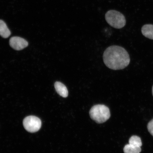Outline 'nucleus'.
Wrapping results in <instances>:
<instances>
[{
	"mask_svg": "<svg viewBox=\"0 0 153 153\" xmlns=\"http://www.w3.org/2000/svg\"><path fill=\"white\" fill-rule=\"evenodd\" d=\"M104 64L113 70L123 69L128 65L130 58L128 53L123 47L112 45L107 48L103 55Z\"/></svg>",
	"mask_w": 153,
	"mask_h": 153,
	"instance_id": "1",
	"label": "nucleus"
},
{
	"mask_svg": "<svg viewBox=\"0 0 153 153\" xmlns=\"http://www.w3.org/2000/svg\"><path fill=\"white\" fill-rule=\"evenodd\" d=\"M129 144L135 146L141 147L142 145V141L140 137L137 136H132L129 140Z\"/></svg>",
	"mask_w": 153,
	"mask_h": 153,
	"instance_id": "10",
	"label": "nucleus"
},
{
	"mask_svg": "<svg viewBox=\"0 0 153 153\" xmlns=\"http://www.w3.org/2000/svg\"><path fill=\"white\" fill-rule=\"evenodd\" d=\"M11 32L3 21L0 20V36L4 38H7L10 35Z\"/></svg>",
	"mask_w": 153,
	"mask_h": 153,
	"instance_id": "8",
	"label": "nucleus"
},
{
	"mask_svg": "<svg viewBox=\"0 0 153 153\" xmlns=\"http://www.w3.org/2000/svg\"><path fill=\"white\" fill-rule=\"evenodd\" d=\"M123 150L124 153H140L141 152V149L140 147L128 144L124 146Z\"/></svg>",
	"mask_w": 153,
	"mask_h": 153,
	"instance_id": "9",
	"label": "nucleus"
},
{
	"mask_svg": "<svg viewBox=\"0 0 153 153\" xmlns=\"http://www.w3.org/2000/svg\"><path fill=\"white\" fill-rule=\"evenodd\" d=\"M55 90L58 94L63 97L68 96V91L65 85L60 82H56L54 84Z\"/></svg>",
	"mask_w": 153,
	"mask_h": 153,
	"instance_id": "6",
	"label": "nucleus"
},
{
	"mask_svg": "<svg viewBox=\"0 0 153 153\" xmlns=\"http://www.w3.org/2000/svg\"><path fill=\"white\" fill-rule=\"evenodd\" d=\"M141 32L145 37L153 39V25H145L141 29Z\"/></svg>",
	"mask_w": 153,
	"mask_h": 153,
	"instance_id": "7",
	"label": "nucleus"
},
{
	"mask_svg": "<svg viewBox=\"0 0 153 153\" xmlns=\"http://www.w3.org/2000/svg\"><path fill=\"white\" fill-rule=\"evenodd\" d=\"M91 119L98 123H102L107 121L110 117L109 109L103 105H95L90 111Z\"/></svg>",
	"mask_w": 153,
	"mask_h": 153,
	"instance_id": "2",
	"label": "nucleus"
},
{
	"mask_svg": "<svg viewBox=\"0 0 153 153\" xmlns=\"http://www.w3.org/2000/svg\"><path fill=\"white\" fill-rule=\"evenodd\" d=\"M105 18L108 24L115 28H123L126 24L125 17L121 13L117 11H108L105 14Z\"/></svg>",
	"mask_w": 153,
	"mask_h": 153,
	"instance_id": "3",
	"label": "nucleus"
},
{
	"mask_svg": "<svg viewBox=\"0 0 153 153\" xmlns=\"http://www.w3.org/2000/svg\"><path fill=\"white\" fill-rule=\"evenodd\" d=\"M152 95L153 96V86L152 88Z\"/></svg>",
	"mask_w": 153,
	"mask_h": 153,
	"instance_id": "12",
	"label": "nucleus"
},
{
	"mask_svg": "<svg viewBox=\"0 0 153 153\" xmlns=\"http://www.w3.org/2000/svg\"><path fill=\"white\" fill-rule=\"evenodd\" d=\"M9 44L13 48L17 51L22 50L27 47L28 43L26 40L18 37H14L10 39Z\"/></svg>",
	"mask_w": 153,
	"mask_h": 153,
	"instance_id": "5",
	"label": "nucleus"
},
{
	"mask_svg": "<svg viewBox=\"0 0 153 153\" xmlns=\"http://www.w3.org/2000/svg\"><path fill=\"white\" fill-rule=\"evenodd\" d=\"M147 127L149 131L153 137V119L149 122Z\"/></svg>",
	"mask_w": 153,
	"mask_h": 153,
	"instance_id": "11",
	"label": "nucleus"
},
{
	"mask_svg": "<svg viewBox=\"0 0 153 153\" xmlns=\"http://www.w3.org/2000/svg\"><path fill=\"white\" fill-rule=\"evenodd\" d=\"M23 125L26 131L30 133H34L41 128L42 122L37 117L29 116L24 119Z\"/></svg>",
	"mask_w": 153,
	"mask_h": 153,
	"instance_id": "4",
	"label": "nucleus"
}]
</instances>
